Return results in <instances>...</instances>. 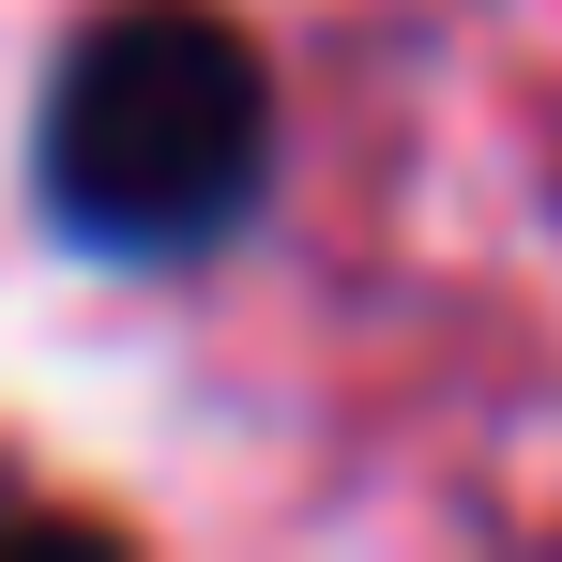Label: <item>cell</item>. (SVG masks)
<instances>
[{
    "instance_id": "6da1fadb",
    "label": "cell",
    "mask_w": 562,
    "mask_h": 562,
    "mask_svg": "<svg viewBox=\"0 0 562 562\" xmlns=\"http://www.w3.org/2000/svg\"><path fill=\"white\" fill-rule=\"evenodd\" d=\"M274 168V77L228 15L198 0H122L61 46L46 77V198L106 259H183L213 228H244V198Z\"/></svg>"
}]
</instances>
